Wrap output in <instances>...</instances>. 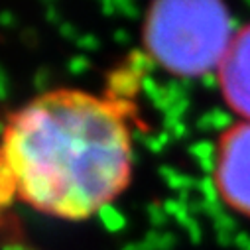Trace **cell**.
<instances>
[{
    "instance_id": "cell-1",
    "label": "cell",
    "mask_w": 250,
    "mask_h": 250,
    "mask_svg": "<svg viewBox=\"0 0 250 250\" xmlns=\"http://www.w3.org/2000/svg\"><path fill=\"white\" fill-rule=\"evenodd\" d=\"M2 162L22 203L53 219L85 221L128 187L132 136L114 103L55 89L8 116Z\"/></svg>"
},
{
    "instance_id": "cell-2",
    "label": "cell",
    "mask_w": 250,
    "mask_h": 250,
    "mask_svg": "<svg viewBox=\"0 0 250 250\" xmlns=\"http://www.w3.org/2000/svg\"><path fill=\"white\" fill-rule=\"evenodd\" d=\"M232 38L230 16L219 2H158L144 24V42L152 57L183 77L219 69Z\"/></svg>"
},
{
    "instance_id": "cell-3",
    "label": "cell",
    "mask_w": 250,
    "mask_h": 250,
    "mask_svg": "<svg viewBox=\"0 0 250 250\" xmlns=\"http://www.w3.org/2000/svg\"><path fill=\"white\" fill-rule=\"evenodd\" d=\"M215 185L225 205L250 217V122L230 126L217 144Z\"/></svg>"
},
{
    "instance_id": "cell-4",
    "label": "cell",
    "mask_w": 250,
    "mask_h": 250,
    "mask_svg": "<svg viewBox=\"0 0 250 250\" xmlns=\"http://www.w3.org/2000/svg\"><path fill=\"white\" fill-rule=\"evenodd\" d=\"M217 71L227 104L250 122V26L234 34Z\"/></svg>"
}]
</instances>
